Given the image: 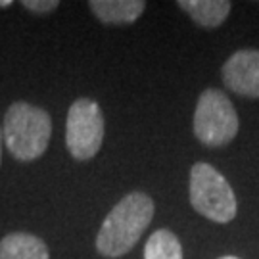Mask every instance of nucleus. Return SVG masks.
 <instances>
[{
  "label": "nucleus",
  "mask_w": 259,
  "mask_h": 259,
  "mask_svg": "<svg viewBox=\"0 0 259 259\" xmlns=\"http://www.w3.org/2000/svg\"><path fill=\"white\" fill-rule=\"evenodd\" d=\"M154 217V202L144 192L123 196L111 209L96 236V250L104 257H121L142 238Z\"/></svg>",
  "instance_id": "obj_1"
},
{
  "label": "nucleus",
  "mask_w": 259,
  "mask_h": 259,
  "mask_svg": "<svg viewBox=\"0 0 259 259\" xmlns=\"http://www.w3.org/2000/svg\"><path fill=\"white\" fill-rule=\"evenodd\" d=\"M2 137L18 161H35L48 148L52 119L47 110L29 102H14L4 115Z\"/></svg>",
  "instance_id": "obj_2"
},
{
  "label": "nucleus",
  "mask_w": 259,
  "mask_h": 259,
  "mask_svg": "<svg viewBox=\"0 0 259 259\" xmlns=\"http://www.w3.org/2000/svg\"><path fill=\"white\" fill-rule=\"evenodd\" d=\"M190 204L213 223L232 221L238 211L229 181L209 163H196L190 169Z\"/></svg>",
  "instance_id": "obj_3"
},
{
  "label": "nucleus",
  "mask_w": 259,
  "mask_h": 259,
  "mask_svg": "<svg viewBox=\"0 0 259 259\" xmlns=\"http://www.w3.org/2000/svg\"><path fill=\"white\" fill-rule=\"evenodd\" d=\"M238 127V113L223 91L207 89L200 94L194 111V135L202 144L211 148L225 146L236 137Z\"/></svg>",
  "instance_id": "obj_4"
},
{
  "label": "nucleus",
  "mask_w": 259,
  "mask_h": 259,
  "mask_svg": "<svg viewBox=\"0 0 259 259\" xmlns=\"http://www.w3.org/2000/svg\"><path fill=\"white\" fill-rule=\"evenodd\" d=\"M104 140V115L100 106L91 98H79L71 104L65 121V146L79 159L94 157Z\"/></svg>",
  "instance_id": "obj_5"
},
{
  "label": "nucleus",
  "mask_w": 259,
  "mask_h": 259,
  "mask_svg": "<svg viewBox=\"0 0 259 259\" xmlns=\"http://www.w3.org/2000/svg\"><path fill=\"white\" fill-rule=\"evenodd\" d=\"M225 87L244 98H259V50H238L223 64Z\"/></svg>",
  "instance_id": "obj_6"
},
{
  "label": "nucleus",
  "mask_w": 259,
  "mask_h": 259,
  "mask_svg": "<svg viewBox=\"0 0 259 259\" xmlns=\"http://www.w3.org/2000/svg\"><path fill=\"white\" fill-rule=\"evenodd\" d=\"M89 8L104 23L125 25L137 21L142 16L146 4L142 0H91Z\"/></svg>",
  "instance_id": "obj_7"
},
{
  "label": "nucleus",
  "mask_w": 259,
  "mask_h": 259,
  "mask_svg": "<svg viewBox=\"0 0 259 259\" xmlns=\"http://www.w3.org/2000/svg\"><path fill=\"white\" fill-rule=\"evenodd\" d=\"M0 259H50V251L35 234L12 232L0 240Z\"/></svg>",
  "instance_id": "obj_8"
},
{
  "label": "nucleus",
  "mask_w": 259,
  "mask_h": 259,
  "mask_svg": "<svg viewBox=\"0 0 259 259\" xmlns=\"http://www.w3.org/2000/svg\"><path fill=\"white\" fill-rule=\"evenodd\" d=\"M179 8L185 10L198 25L213 29L227 19L232 4L227 0H179Z\"/></svg>",
  "instance_id": "obj_9"
},
{
  "label": "nucleus",
  "mask_w": 259,
  "mask_h": 259,
  "mask_svg": "<svg viewBox=\"0 0 259 259\" xmlns=\"http://www.w3.org/2000/svg\"><path fill=\"white\" fill-rule=\"evenodd\" d=\"M144 259H183V246L171 231L159 229L146 242Z\"/></svg>",
  "instance_id": "obj_10"
},
{
  "label": "nucleus",
  "mask_w": 259,
  "mask_h": 259,
  "mask_svg": "<svg viewBox=\"0 0 259 259\" xmlns=\"http://www.w3.org/2000/svg\"><path fill=\"white\" fill-rule=\"evenodd\" d=\"M21 6L33 14H50L60 6V2L58 0H23Z\"/></svg>",
  "instance_id": "obj_11"
},
{
  "label": "nucleus",
  "mask_w": 259,
  "mask_h": 259,
  "mask_svg": "<svg viewBox=\"0 0 259 259\" xmlns=\"http://www.w3.org/2000/svg\"><path fill=\"white\" fill-rule=\"evenodd\" d=\"M12 6V0H0V8H8Z\"/></svg>",
  "instance_id": "obj_12"
},
{
  "label": "nucleus",
  "mask_w": 259,
  "mask_h": 259,
  "mask_svg": "<svg viewBox=\"0 0 259 259\" xmlns=\"http://www.w3.org/2000/svg\"><path fill=\"white\" fill-rule=\"evenodd\" d=\"M2 142H4V137H2V127H0V163H2Z\"/></svg>",
  "instance_id": "obj_13"
},
{
  "label": "nucleus",
  "mask_w": 259,
  "mask_h": 259,
  "mask_svg": "<svg viewBox=\"0 0 259 259\" xmlns=\"http://www.w3.org/2000/svg\"><path fill=\"white\" fill-rule=\"evenodd\" d=\"M219 259H238V257H234V255H225V257H219Z\"/></svg>",
  "instance_id": "obj_14"
}]
</instances>
